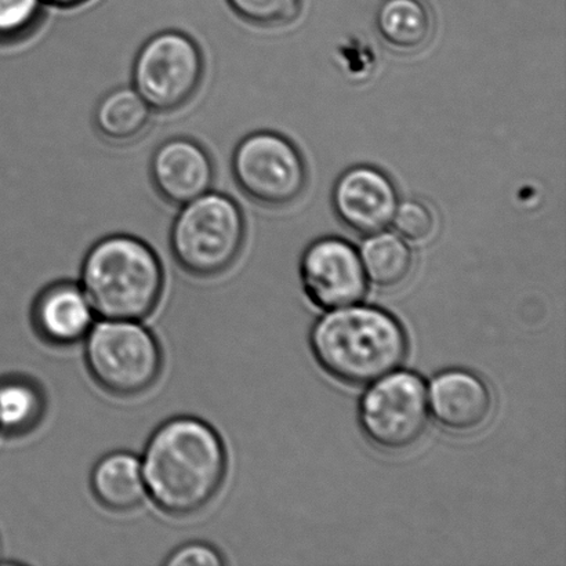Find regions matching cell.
Masks as SVG:
<instances>
[{"mask_svg": "<svg viewBox=\"0 0 566 566\" xmlns=\"http://www.w3.org/2000/svg\"><path fill=\"white\" fill-rule=\"evenodd\" d=\"M218 431L193 416L165 421L149 437L142 468L147 496L171 517H190L214 501L227 474Z\"/></svg>", "mask_w": 566, "mask_h": 566, "instance_id": "cell-1", "label": "cell"}, {"mask_svg": "<svg viewBox=\"0 0 566 566\" xmlns=\"http://www.w3.org/2000/svg\"><path fill=\"white\" fill-rule=\"evenodd\" d=\"M310 344L321 369L349 387L374 385L391 375L409 348L407 333L391 314L353 305L316 322Z\"/></svg>", "mask_w": 566, "mask_h": 566, "instance_id": "cell-2", "label": "cell"}, {"mask_svg": "<svg viewBox=\"0 0 566 566\" xmlns=\"http://www.w3.org/2000/svg\"><path fill=\"white\" fill-rule=\"evenodd\" d=\"M81 286L94 313L103 318L142 321L163 297L164 265L140 238L108 235L94 243L83 259Z\"/></svg>", "mask_w": 566, "mask_h": 566, "instance_id": "cell-3", "label": "cell"}, {"mask_svg": "<svg viewBox=\"0 0 566 566\" xmlns=\"http://www.w3.org/2000/svg\"><path fill=\"white\" fill-rule=\"evenodd\" d=\"M245 240L240 205L227 193L209 191L180 207L170 227L169 247L187 274L213 279L237 263Z\"/></svg>", "mask_w": 566, "mask_h": 566, "instance_id": "cell-4", "label": "cell"}, {"mask_svg": "<svg viewBox=\"0 0 566 566\" xmlns=\"http://www.w3.org/2000/svg\"><path fill=\"white\" fill-rule=\"evenodd\" d=\"M85 340L88 374L111 396L137 397L157 385L163 348L138 321L105 319L92 326Z\"/></svg>", "mask_w": 566, "mask_h": 566, "instance_id": "cell-5", "label": "cell"}, {"mask_svg": "<svg viewBox=\"0 0 566 566\" xmlns=\"http://www.w3.org/2000/svg\"><path fill=\"white\" fill-rule=\"evenodd\" d=\"M203 76L205 57L196 39L168 30L155 33L138 50L132 86L154 113L171 114L192 102Z\"/></svg>", "mask_w": 566, "mask_h": 566, "instance_id": "cell-6", "label": "cell"}, {"mask_svg": "<svg viewBox=\"0 0 566 566\" xmlns=\"http://www.w3.org/2000/svg\"><path fill=\"white\" fill-rule=\"evenodd\" d=\"M231 170L243 196L268 209L291 207L308 185L303 154L287 137L271 130L243 137L232 154Z\"/></svg>", "mask_w": 566, "mask_h": 566, "instance_id": "cell-7", "label": "cell"}, {"mask_svg": "<svg viewBox=\"0 0 566 566\" xmlns=\"http://www.w3.org/2000/svg\"><path fill=\"white\" fill-rule=\"evenodd\" d=\"M429 419L424 381L410 371H392L374 382L358 407L360 431L371 447L386 453H403L418 446Z\"/></svg>", "mask_w": 566, "mask_h": 566, "instance_id": "cell-8", "label": "cell"}, {"mask_svg": "<svg viewBox=\"0 0 566 566\" xmlns=\"http://www.w3.org/2000/svg\"><path fill=\"white\" fill-rule=\"evenodd\" d=\"M300 280L305 296L322 311L352 307L368 292L363 259L353 243L338 237H322L305 248Z\"/></svg>", "mask_w": 566, "mask_h": 566, "instance_id": "cell-9", "label": "cell"}, {"mask_svg": "<svg viewBox=\"0 0 566 566\" xmlns=\"http://www.w3.org/2000/svg\"><path fill=\"white\" fill-rule=\"evenodd\" d=\"M398 203L396 185L375 166H353L333 186V212L344 227L360 237L385 231L392 223Z\"/></svg>", "mask_w": 566, "mask_h": 566, "instance_id": "cell-10", "label": "cell"}, {"mask_svg": "<svg viewBox=\"0 0 566 566\" xmlns=\"http://www.w3.org/2000/svg\"><path fill=\"white\" fill-rule=\"evenodd\" d=\"M214 175L212 155L201 143L186 136L160 143L149 163L155 191L177 208L212 191Z\"/></svg>", "mask_w": 566, "mask_h": 566, "instance_id": "cell-11", "label": "cell"}, {"mask_svg": "<svg viewBox=\"0 0 566 566\" xmlns=\"http://www.w3.org/2000/svg\"><path fill=\"white\" fill-rule=\"evenodd\" d=\"M431 412L437 423L453 434H471L490 421L493 410L491 388L465 370L438 375L430 388Z\"/></svg>", "mask_w": 566, "mask_h": 566, "instance_id": "cell-12", "label": "cell"}, {"mask_svg": "<svg viewBox=\"0 0 566 566\" xmlns=\"http://www.w3.org/2000/svg\"><path fill=\"white\" fill-rule=\"evenodd\" d=\"M94 310L80 283L54 282L32 304L33 329L43 342L57 347L85 340L94 325Z\"/></svg>", "mask_w": 566, "mask_h": 566, "instance_id": "cell-13", "label": "cell"}, {"mask_svg": "<svg viewBox=\"0 0 566 566\" xmlns=\"http://www.w3.org/2000/svg\"><path fill=\"white\" fill-rule=\"evenodd\" d=\"M91 488L96 501L114 513H129L146 501L142 460L135 453L118 451L105 454L94 465Z\"/></svg>", "mask_w": 566, "mask_h": 566, "instance_id": "cell-14", "label": "cell"}, {"mask_svg": "<svg viewBox=\"0 0 566 566\" xmlns=\"http://www.w3.org/2000/svg\"><path fill=\"white\" fill-rule=\"evenodd\" d=\"M154 111L135 88L122 86L104 94L94 108V129L114 146H130L151 126Z\"/></svg>", "mask_w": 566, "mask_h": 566, "instance_id": "cell-15", "label": "cell"}, {"mask_svg": "<svg viewBox=\"0 0 566 566\" xmlns=\"http://www.w3.org/2000/svg\"><path fill=\"white\" fill-rule=\"evenodd\" d=\"M375 27L382 42L399 53H416L430 42L434 19L424 0H382Z\"/></svg>", "mask_w": 566, "mask_h": 566, "instance_id": "cell-16", "label": "cell"}, {"mask_svg": "<svg viewBox=\"0 0 566 566\" xmlns=\"http://www.w3.org/2000/svg\"><path fill=\"white\" fill-rule=\"evenodd\" d=\"M43 388L30 377L10 376L0 380V431L9 437L30 434L46 415Z\"/></svg>", "mask_w": 566, "mask_h": 566, "instance_id": "cell-17", "label": "cell"}, {"mask_svg": "<svg viewBox=\"0 0 566 566\" xmlns=\"http://www.w3.org/2000/svg\"><path fill=\"white\" fill-rule=\"evenodd\" d=\"M366 276L381 289H396L408 281L413 270V254L401 237L379 232L364 243L363 254Z\"/></svg>", "mask_w": 566, "mask_h": 566, "instance_id": "cell-18", "label": "cell"}, {"mask_svg": "<svg viewBox=\"0 0 566 566\" xmlns=\"http://www.w3.org/2000/svg\"><path fill=\"white\" fill-rule=\"evenodd\" d=\"M44 0H0V48L27 41L42 25Z\"/></svg>", "mask_w": 566, "mask_h": 566, "instance_id": "cell-19", "label": "cell"}, {"mask_svg": "<svg viewBox=\"0 0 566 566\" xmlns=\"http://www.w3.org/2000/svg\"><path fill=\"white\" fill-rule=\"evenodd\" d=\"M247 24L259 28H280L298 19L303 0H226Z\"/></svg>", "mask_w": 566, "mask_h": 566, "instance_id": "cell-20", "label": "cell"}, {"mask_svg": "<svg viewBox=\"0 0 566 566\" xmlns=\"http://www.w3.org/2000/svg\"><path fill=\"white\" fill-rule=\"evenodd\" d=\"M391 224L399 237L416 243L430 240L437 229L434 212L415 199L398 203Z\"/></svg>", "mask_w": 566, "mask_h": 566, "instance_id": "cell-21", "label": "cell"}, {"mask_svg": "<svg viewBox=\"0 0 566 566\" xmlns=\"http://www.w3.org/2000/svg\"><path fill=\"white\" fill-rule=\"evenodd\" d=\"M169 566H220L224 565V558L218 548L208 543L191 542L177 547L165 559Z\"/></svg>", "mask_w": 566, "mask_h": 566, "instance_id": "cell-22", "label": "cell"}, {"mask_svg": "<svg viewBox=\"0 0 566 566\" xmlns=\"http://www.w3.org/2000/svg\"><path fill=\"white\" fill-rule=\"evenodd\" d=\"M50 8L60 10H72L92 2V0H44Z\"/></svg>", "mask_w": 566, "mask_h": 566, "instance_id": "cell-23", "label": "cell"}]
</instances>
